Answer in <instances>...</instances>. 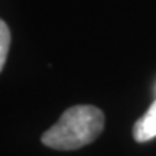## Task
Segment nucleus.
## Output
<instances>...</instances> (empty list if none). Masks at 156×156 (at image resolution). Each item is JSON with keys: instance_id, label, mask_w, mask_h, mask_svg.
<instances>
[{"instance_id": "obj_1", "label": "nucleus", "mask_w": 156, "mask_h": 156, "mask_svg": "<svg viewBox=\"0 0 156 156\" xmlns=\"http://www.w3.org/2000/svg\"><path fill=\"white\" fill-rule=\"evenodd\" d=\"M104 129V113L98 107L83 104L69 107L48 129L41 142L56 151H75L90 145Z\"/></svg>"}, {"instance_id": "obj_2", "label": "nucleus", "mask_w": 156, "mask_h": 156, "mask_svg": "<svg viewBox=\"0 0 156 156\" xmlns=\"http://www.w3.org/2000/svg\"><path fill=\"white\" fill-rule=\"evenodd\" d=\"M133 137L136 142L143 143L156 137V100L133 126Z\"/></svg>"}, {"instance_id": "obj_3", "label": "nucleus", "mask_w": 156, "mask_h": 156, "mask_svg": "<svg viewBox=\"0 0 156 156\" xmlns=\"http://www.w3.org/2000/svg\"><path fill=\"white\" fill-rule=\"evenodd\" d=\"M9 46H10V30L5 20L0 22V69L5 68L6 58L9 54Z\"/></svg>"}]
</instances>
